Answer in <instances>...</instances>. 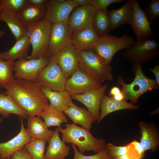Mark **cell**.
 Instances as JSON below:
<instances>
[{
    "instance_id": "6da1fadb",
    "label": "cell",
    "mask_w": 159,
    "mask_h": 159,
    "mask_svg": "<svg viewBox=\"0 0 159 159\" xmlns=\"http://www.w3.org/2000/svg\"><path fill=\"white\" fill-rule=\"evenodd\" d=\"M16 103L30 117L40 116L49 105V100L37 82L15 79L6 89Z\"/></svg>"
},
{
    "instance_id": "7a4b0ae2",
    "label": "cell",
    "mask_w": 159,
    "mask_h": 159,
    "mask_svg": "<svg viewBox=\"0 0 159 159\" xmlns=\"http://www.w3.org/2000/svg\"><path fill=\"white\" fill-rule=\"evenodd\" d=\"M65 126L64 129L57 127L62 134V140L65 143L75 145L81 153L92 151L97 153L105 149L107 143L105 140L95 138L90 130L73 123H67Z\"/></svg>"
},
{
    "instance_id": "3957f363",
    "label": "cell",
    "mask_w": 159,
    "mask_h": 159,
    "mask_svg": "<svg viewBox=\"0 0 159 159\" xmlns=\"http://www.w3.org/2000/svg\"><path fill=\"white\" fill-rule=\"evenodd\" d=\"M131 68L135 75L131 83H125L120 73L117 77V81L122 87L121 91L124 96V101H127L130 100L131 103L136 104L139 98L143 94L148 91L158 89L159 85L155 79H150L145 75L141 64L132 63Z\"/></svg>"
},
{
    "instance_id": "277c9868",
    "label": "cell",
    "mask_w": 159,
    "mask_h": 159,
    "mask_svg": "<svg viewBox=\"0 0 159 159\" xmlns=\"http://www.w3.org/2000/svg\"><path fill=\"white\" fill-rule=\"evenodd\" d=\"M79 68L93 79L101 82H112V67L93 50L79 52Z\"/></svg>"
},
{
    "instance_id": "5b68a950",
    "label": "cell",
    "mask_w": 159,
    "mask_h": 159,
    "mask_svg": "<svg viewBox=\"0 0 159 159\" xmlns=\"http://www.w3.org/2000/svg\"><path fill=\"white\" fill-rule=\"evenodd\" d=\"M52 24L45 18L27 27L32 51L28 59L46 57Z\"/></svg>"
},
{
    "instance_id": "8992f818",
    "label": "cell",
    "mask_w": 159,
    "mask_h": 159,
    "mask_svg": "<svg viewBox=\"0 0 159 159\" xmlns=\"http://www.w3.org/2000/svg\"><path fill=\"white\" fill-rule=\"evenodd\" d=\"M135 43L133 38L127 33L120 37L108 34L99 36L93 50L110 65L114 55L118 51L127 49Z\"/></svg>"
},
{
    "instance_id": "52a82bcc",
    "label": "cell",
    "mask_w": 159,
    "mask_h": 159,
    "mask_svg": "<svg viewBox=\"0 0 159 159\" xmlns=\"http://www.w3.org/2000/svg\"><path fill=\"white\" fill-rule=\"evenodd\" d=\"M159 54V45L154 39L145 41L138 45L135 44L126 49L123 57L132 63L141 64L147 63L155 59Z\"/></svg>"
},
{
    "instance_id": "ba28073f",
    "label": "cell",
    "mask_w": 159,
    "mask_h": 159,
    "mask_svg": "<svg viewBox=\"0 0 159 159\" xmlns=\"http://www.w3.org/2000/svg\"><path fill=\"white\" fill-rule=\"evenodd\" d=\"M130 25L136 37V44L153 39L155 31L151 27L144 10L137 0H133L132 15Z\"/></svg>"
},
{
    "instance_id": "9c48e42d",
    "label": "cell",
    "mask_w": 159,
    "mask_h": 159,
    "mask_svg": "<svg viewBox=\"0 0 159 159\" xmlns=\"http://www.w3.org/2000/svg\"><path fill=\"white\" fill-rule=\"evenodd\" d=\"M46 56L38 59H19L13 63L14 75L15 79H23L37 82V74L42 69L51 61Z\"/></svg>"
},
{
    "instance_id": "30bf717a",
    "label": "cell",
    "mask_w": 159,
    "mask_h": 159,
    "mask_svg": "<svg viewBox=\"0 0 159 159\" xmlns=\"http://www.w3.org/2000/svg\"><path fill=\"white\" fill-rule=\"evenodd\" d=\"M72 32L67 22L52 24L46 56L51 60L60 50L72 44Z\"/></svg>"
},
{
    "instance_id": "8fae6325",
    "label": "cell",
    "mask_w": 159,
    "mask_h": 159,
    "mask_svg": "<svg viewBox=\"0 0 159 159\" xmlns=\"http://www.w3.org/2000/svg\"><path fill=\"white\" fill-rule=\"evenodd\" d=\"M67 79L60 67L51 59L48 64L38 72L37 79L41 86L55 91L65 90Z\"/></svg>"
},
{
    "instance_id": "7c38bea8",
    "label": "cell",
    "mask_w": 159,
    "mask_h": 159,
    "mask_svg": "<svg viewBox=\"0 0 159 159\" xmlns=\"http://www.w3.org/2000/svg\"><path fill=\"white\" fill-rule=\"evenodd\" d=\"M103 85L79 68L67 79L65 90L72 95H80L100 89Z\"/></svg>"
},
{
    "instance_id": "4fadbf2b",
    "label": "cell",
    "mask_w": 159,
    "mask_h": 159,
    "mask_svg": "<svg viewBox=\"0 0 159 159\" xmlns=\"http://www.w3.org/2000/svg\"><path fill=\"white\" fill-rule=\"evenodd\" d=\"M45 19L51 24L67 22L73 10L77 6L72 0H47Z\"/></svg>"
},
{
    "instance_id": "5bb4252c",
    "label": "cell",
    "mask_w": 159,
    "mask_h": 159,
    "mask_svg": "<svg viewBox=\"0 0 159 159\" xmlns=\"http://www.w3.org/2000/svg\"><path fill=\"white\" fill-rule=\"evenodd\" d=\"M51 59L57 63L67 79L79 68V52L72 44L60 50Z\"/></svg>"
},
{
    "instance_id": "9a60e30c",
    "label": "cell",
    "mask_w": 159,
    "mask_h": 159,
    "mask_svg": "<svg viewBox=\"0 0 159 159\" xmlns=\"http://www.w3.org/2000/svg\"><path fill=\"white\" fill-rule=\"evenodd\" d=\"M95 11L90 4L75 7L71 12L67 21L72 32L93 26Z\"/></svg>"
},
{
    "instance_id": "2e32d148",
    "label": "cell",
    "mask_w": 159,
    "mask_h": 159,
    "mask_svg": "<svg viewBox=\"0 0 159 159\" xmlns=\"http://www.w3.org/2000/svg\"><path fill=\"white\" fill-rule=\"evenodd\" d=\"M107 87V84L106 83L100 89L82 94L74 95L72 96V98L84 104L98 121L100 116L101 102Z\"/></svg>"
},
{
    "instance_id": "e0dca14e",
    "label": "cell",
    "mask_w": 159,
    "mask_h": 159,
    "mask_svg": "<svg viewBox=\"0 0 159 159\" xmlns=\"http://www.w3.org/2000/svg\"><path fill=\"white\" fill-rule=\"evenodd\" d=\"M99 37L92 26L73 31L71 35V43L79 52L93 50Z\"/></svg>"
},
{
    "instance_id": "ac0fdd59",
    "label": "cell",
    "mask_w": 159,
    "mask_h": 159,
    "mask_svg": "<svg viewBox=\"0 0 159 159\" xmlns=\"http://www.w3.org/2000/svg\"><path fill=\"white\" fill-rule=\"evenodd\" d=\"M141 135L140 143L145 151L155 152L159 148V132L153 122L140 121L138 123Z\"/></svg>"
},
{
    "instance_id": "d6986e66",
    "label": "cell",
    "mask_w": 159,
    "mask_h": 159,
    "mask_svg": "<svg viewBox=\"0 0 159 159\" xmlns=\"http://www.w3.org/2000/svg\"><path fill=\"white\" fill-rule=\"evenodd\" d=\"M21 129L19 133L9 140L4 143H0V158L6 159L16 151L23 148L32 140L27 133L24 127L23 118L19 117Z\"/></svg>"
},
{
    "instance_id": "ffe728a7",
    "label": "cell",
    "mask_w": 159,
    "mask_h": 159,
    "mask_svg": "<svg viewBox=\"0 0 159 159\" xmlns=\"http://www.w3.org/2000/svg\"><path fill=\"white\" fill-rule=\"evenodd\" d=\"M27 126L26 131L32 140L39 139L48 141L54 133V131L49 129L44 122L38 116H28Z\"/></svg>"
},
{
    "instance_id": "44dd1931",
    "label": "cell",
    "mask_w": 159,
    "mask_h": 159,
    "mask_svg": "<svg viewBox=\"0 0 159 159\" xmlns=\"http://www.w3.org/2000/svg\"><path fill=\"white\" fill-rule=\"evenodd\" d=\"M0 20L6 24L16 41L27 34V27L20 19L18 13L8 9H2L0 12Z\"/></svg>"
},
{
    "instance_id": "7402d4cb",
    "label": "cell",
    "mask_w": 159,
    "mask_h": 159,
    "mask_svg": "<svg viewBox=\"0 0 159 159\" xmlns=\"http://www.w3.org/2000/svg\"><path fill=\"white\" fill-rule=\"evenodd\" d=\"M59 132L58 128H56L53 136L48 141L44 159H65L68 155L70 148L61 139Z\"/></svg>"
},
{
    "instance_id": "603a6c76",
    "label": "cell",
    "mask_w": 159,
    "mask_h": 159,
    "mask_svg": "<svg viewBox=\"0 0 159 159\" xmlns=\"http://www.w3.org/2000/svg\"><path fill=\"white\" fill-rule=\"evenodd\" d=\"M31 43L27 33L22 38L16 41L9 49L0 53V57L4 60L14 62L16 59H28V52Z\"/></svg>"
},
{
    "instance_id": "cb8c5ba5",
    "label": "cell",
    "mask_w": 159,
    "mask_h": 159,
    "mask_svg": "<svg viewBox=\"0 0 159 159\" xmlns=\"http://www.w3.org/2000/svg\"><path fill=\"white\" fill-rule=\"evenodd\" d=\"M133 0H129L121 7L107 11L111 29L124 24L130 25L132 15Z\"/></svg>"
},
{
    "instance_id": "d4e9b609",
    "label": "cell",
    "mask_w": 159,
    "mask_h": 159,
    "mask_svg": "<svg viewBox=\"0 0 159 159\" xmlns=\"http://www.w3.org/2000/svg\"><path fill=\"white\" fill-rule=\"evenodd\" d=\"M64 113L72 120L73 123L78 124L89 130L96 121L92 115L84 107H79L73 102Z\"/></svg>"
},
{
    "instance_id": "484cf974",
    "label": "cell",
    "mask_w": 159,
    "mask_h": 159,
    "mask_svg": "<svg viewBox=\"0 0 159 159\" xmlns=\"http://www.w3.org/2000/svg\"><path fill=\"white\" fill-rule=\"evenodd\" d=\"M41 89L50 101V104L59 110L63 112L73 103L72 96L66 90L55 91L42 86Z\"/></svg>"
},
{
    "instance_id": "4316f807",
    "label": "cell",
    "mask_w": 159,
    "mask_h": 159,
    "mask_svg": "<svg viewBox=\"0 0 159 159\" xmlns=\"http://www.w3.org/2000/svg\"><path fill=\"white\" fill-rule=\"evenodd\" d=\"M139 106L132 103L123 101L119 102L114 100L111 97L105 95L103 96L100 103L101 112L98 121L100 123L107 115L113 112L122 110H136Z\"/></svg>"
},
{
    "instance_id": "83f0119b",
    "label": "cell",
    "mask_w": 159,
    "mask_h": 159,
    "mask_svg": "<svg viewBox=\"0 0 159 159\" xmlns=\"http://www.w3.org/2000/svg\"><path fill=\"white\" fill-rule=\"evenodd\" d=\"M46 12L45 5L35 6L26 4L18 13L27 27L45 18Z\"/></svg>"
},
{
    "instance_id": "f1b7e54d",
    "label": "cell",
    "mask_w": 159,
    "mask_h": 159,
    "mask_svg": "<svg viewBox=\"0 0 159 159\" xmlns=\"http://www.w3.org/2000/svg\"><path fill=\"white\" fill-rule=\"evenodd\" d=\"M11 114L25 119L28 117L26 113L18 106L10 96L4 92L0 93V114L8 118Z\"/></svg>"
},
{
    "instance_id": "f546056e",
    "label": "cell",
    "mask_w": 159,
    "mask_h": 159,
    "mask_svg": "<svg viewBox=\"0 0 159 159\" xmlns=\"http://www.w3.org/2000/svg\"><path fill=\"white\" fill-rule=\"evenodd\" d=\"M40 117L43 118L48 127L51 126L61 127L62 123L68 122L66 115L64 112L57 110L50 103L43 110Z\"/></svg>"
},
{
    "instance_id": "4dcf8cb0",
    "label": "cell",
    "mask_w": 159,
    "mask_h": 159,
    "mask_svg": "<svg viewBox=\"0 0 159 159\" xmlns=\"http://www.w3.org/2000/svg\"><path fill=\"white\" fill-rule=\"evenodd\" d=\"M107 10H95L93 20V26L99 36L108 34L111 30L110 21Z\"/></svg>"
},
{
    "instance_id": "1f68e13d",
    "label": "cell",
    "mask_w": 159,
    "mask_h": 159,
    "mask_svg": "<svg viewBox=\"0 0 159 159\" xmlns=\"http://www.w3.org/2000/svg\"><path fill=\"white\" fill-rule=\"evenodd\" d=\"M13 63L0 57V88L6 89L15 80L13 74Z\"/></svg>"
},
{
    "instance_id": "d6a6232c",
    "label": "cell",
    "mask_w": 159,
    "mask_h": 159,
    "mask_svg": "<svg viewBox=\"0 0 159 159\" xmlns=\"http://www.w3.org/2000/svg\"><path fill=\"white\" fill-rule=\"evenodd\" d=\"M46 142L42 140H33L24 147L30 154L32 159H44V152Z\"/></svg>"
},
{
    "instance_id": "836d02e7",
    "label": "cell",
    "mask_w": 159,
    "mask_h": 159,
    "mask_svg": "<svg viewBox=\"0 0 159 159\" xmlns=\"http://www.w3.org/2000/svg\"><path fill=\"white\" fill-rule=\"evenodd\" d=\"M143 10L149 23L152 25L159 17V0L148 1Z\"/></svg>"
},
{
    "instance_id": "e575fe53",
    "label": "cell",
    "mask_w": 159,
    "mask_h": 159,
    "mask_svg": "<svg viewBox=\"0 0 159 159\" xmlns=\"http://www.w3.org/2000/svg\"><path fill=\"white\" fill-rule=\"evenodd\" d=\"M71 145L74 152V156L73 159H112L108 155L105 149L94 155H86L80 152L75 145L72 144Z\"/></svg>"
},
{
    "instance_id": "d590c367",
    "label": "cell",
    "mask_w": 159,
    "mask_h": 159,
    "mask_svg": "<svg viewBox=\"0 0 159 159\" xmlns=\"http://www.w3.org/2000/svg\"><path fill=\"white\" fill-rule=\"evenodd\" d=\"M26 4V0H0V11L3 9L18 13Z\"/></svg>"
},
{
    "instance_id": "8d00e7d4",
    "label": "cell",
    "mask_w": 159,
    "mask_h": 159,
    "mask_svg": "<svg viewBox=\"0 0 159 159\" xmlns=\"http://www.w3.org/2000/svg\"><path fill=\"white\" fill-rule=\"evenodd\" d=\"M105 149L108 155L112 158L127 153L128 151L129 145L127 144L123 146H118L108 143H106Z\"/></svg>"
},
{
    "instance_id": "74e56055",
    "label": "cell",
    "mask_w": 159,
    "mask_h": 159,
    "mask_svg": "<svg viewBox=\"0 0 159 159\" xmlns=\"http://www.w3.org/2000/svg\"><path fill=\"white\" fill-rule=\"evenodd\" d=\"M123 0H92L90 5L95 10H107V7L110 5L114 3H121Z\"/></svg>"
},
{
    "instance_id": "f35d334b",
    "label": "cell",
    "mask_w": 159,
    "mask_h": 159,
    "mask_svg": "<svg viewBox=\"0 0 159 159\" xmlns=\"http://www.w3.org/2000/svg\"><path fill=\"white\" fill-rule=\"evenodd\" d=\"M11 157V159H32L31 155L24 147L15 152Z\"/></svg>"
},
{
    "instance_id": "ab89813d",
    "label": "cell",
    "mask_w": 159,
    "mask_h": 159,
    "mask_svg": "<svg viewBox=\"0 0 159 159\" xmlns=\"http://www.w3.org/2000/svg\"><path fill=\"white\" fill-rule=\"evenodd\" d=\"M135 151L140 155L145 151L140 142L135 140L131 142Z\"/></svg>"
},
{
    "instance_id": "60d3db41",
    "label": "cell",
    "mask_w": 159,
    "mask_h": 159,
    "mask_svg": "<svg viewBox=\"0 0 159 159\" xmlns=\"http://www.w3.org/2000/svg\"><path fill=\"white\" fill-rule=\"evenodd\" d=\"M47 0H26V4L35 6L45 5Z\"/></svg>"
},
{
    "instance_id": "b9f144b4",
    "label": "cell",
    "mask_w": 159,
    "mask_h": 159,
    "mask_svg": "<svg viewBox=\"0 0 159 159\" xmlns=\"http://www.w3.org/2000/svg\"><path fill=\"white\" fill-rule=\"evenodd\" d=\"M146 69L151 71L154 74L156 78V80L159 85V65H155L153 69L146 68Z\"/></svg>"
},
{
    "instance_id": "7bdbcfd3",
    "label": "cell",
    "mask_w": 159,
    "mask_h": 159,
    "mask_svg": "<svg viewBox=\"0 0 159 159\" xmlns=\"http://www.w3.org/2000/svg\"><path fill=\"white\" fill-rule=\"evenodd\" d=\"M77 6H83L90 4L92 0H72Z\"/></svg>"
},
{
    "instance_id": "ee69618b",
    "label": "cell",
    "mask_w": 159,
    "mask_h": 159,
    "mask_svg": "<svg viewBox=\"0 0 159 159\" xmlns=\"http://www.w3.org/2000/svg\"><path fill=\"white\" fill-rule=\"evenodd\" d=\"M111 158L112 159H137L131 154L128 152L122 155Z\"/></svg>"
},
{
    "instance_id": "f6af8a7d",
    "label": "cell",
    "mask_w": 159,
    "mask_h": 159,
    "mask_svg": "<svg viewBox=\"0 0 159 159\" xmlns=\"http://www.w3.org/2000/svg\"><path fill=\"white\" fill-rule=\"evenodd\" d=\"M121 91L118 87L114 86L111 89L109 95L110 96H112L119 94Z\"/></svg>"
},
{
    "instance_id": "bcb514c9",
    "label": "cell",
    "mask_w": 159,
    "mask_h": 159,
    "mask_svg": "<svg viewBox=\"0 0 159 159\" xmlns=\"http://www.w3.org/2000/svg\"><path fill=\"white\" fill-rule=\"evenodd\" d=\"M115 100L121 102L124 101V96L122 92H121L119 94L112 96H111Z\"/></svg>"
},
{
    "instance_id": "7dc6e473",
    "label": "cell",
    "mask_w": 159,
    "mask_h": 159,
    "mask_svg": "<svg viewBox=\"0 0 159 159\" xmlns=\"http://www.w3.org/2000/svg\"><path fill=\"white\" fill-rule=\"evenodd\" d=\"M159 111V108H157L156 110L153 111L151 113H150V115H154L158 114V112Z\"/></svg>"
},
{
    "instance_id": "c3c4849f",
    "label": "cell",
    "mask_w": 159,
    "mask_h": 159,
    "mask_svg": "<svg viewBox=\"0 0 159 159\" xmlns=\"http://www.w3.org/2000/svg\"><path fill=\"white\" fill-rule=\"evenodd\" d=\"M145 152L142 154L137 159H144L145 156Z\"/></svg>"
},
{
    "instance_id": "681fc988",
    "label": "cell",
    "mask_w": 159,
    "mask_h": 159,
    "mask_svg": "<svg viewBox=\"0 0 159 159\" xmlns=\"http://www.w3.org/2000/svg\"><path fill=\"white\" fill-rule=\"evenodd\" d=\"M4 33V31L0 30V38L3 35Z\"/></svg>"
},
{
    "instance_id": "f907efd6",
    "label": "cell",
    "mask_w": 159,
    "mask_h": 159,
    "mask_svg": "<svg viewBox=\"0 0 159 159\" xmlns=\"http://www.w3.org/2000/svg\"><path fill=\"white\" fill-rule=\"evenodd\" d=\"M3 121V119L1 117H0V123H1Z\"/></svg>"
},
{
    "instance_id": "816d5d0a",
    "label": "cell",
    "mask_w": 159,
    "mask_h": 159,
    "mask_svg": "<svg viewBox=\"0 0 159 159\" xmlns=\"http://www.w3.org/2000/svg\"><path fill=\"white\" fill-rule=\"evenodd\" d=\"M6 159H11V157L10 156V157H8L7 158H6Z\"/></svg>"
},
{
    "instance_id": "f5cc1de1",
    "label": "cell",
    "mask_w": 159,
    "mask_h": 159,
    "mask_svg": "<svg viewBox=\"0 0 159 159\" xmlns=\"http://www.w3.org/2000/svg\"><path fill=\"white\" fill-rule=\"evenodd\" d=\"M0 159H1V158H0Z\"/></svg>"
},
{
    "instance_id": "db71d44e",
    "label": "cell",
    "mask_w": 159,
    "mask_h": 159,
    "mask_svg": "<svg viewBox=\"0 0 159 159\" xmlns=\"http://www.w3.org/2000/svg\"></svg>"
}]
</instances>
